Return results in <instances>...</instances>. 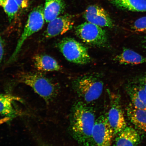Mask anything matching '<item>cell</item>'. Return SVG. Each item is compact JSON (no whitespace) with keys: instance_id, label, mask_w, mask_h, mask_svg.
<instances>
[{"instance_id":"obj_10","label":"cell","mask_w":146,"mask_h":146,"mask_svg":"<svg viewBox=\"0 0 146 146\" xmlns=\"http://www.w3.org/2000/svg\"><path fill=\"white\" fill-rule=\"evenodd\" d=\"M84 18L89 23L100 27L112 28L114 23L110 16L102 7L92 5L88 7L83 14Z\"/></svg>"},{"instance_id":"obj_2","label":"cell","mask_w":146,"mask_h":146,"mask_svg":"<svg viewBox=\"0 0 146 146\" xmlns=\"http://www.w3.org/2000/svg\"><path fill=\"white\" fill-rule=\"evenodd\" d=\"M17 78L18 81L31 88L47 103L52 102L59 94V84L41 73L21 72Z\"/></svg>"},{"instance_id":"obj_5","label":"cell","mask_w":146,"mask_h":146,"mask_svg":"<svg viewBox=\"0 0 146 146\" xmlns=\"http://www.w3.org/2000/svg\"><path fill=\"white\" fill-rule=\"evenodd\" d=\"M45 21L43 5L34 8L29 14L23 33L18 40L15 50L9 58L8 63L12 62L16 59L24 43L30 36L42 28Z\"/></svg>"},{"instance_id":"obj_20","label":"cell","mask_w":146,"mask_h":146,"mask_svg":"<svg viewBox=\"0 0 146 146\" xmlns=\"http://www.w3.org/2000/svg\"><path fill=\"white\" fill-rule=\"evenodd\" d=\"M131 29L135 33L146 34V16L136 20L133 23Z\"/></svg>"},{"instance_id":"obj_6","label":"cell","mask_w":146,"mask_h":146,"mask_svg":"<svg viewBox=\"0 0 146 146\" xmlns=\"http://www.w3.org/2000/svg\"><path fill=\"white\" fill-rule=\"evenodd\" d=\"M75 30L78 37L87 44L100 47L108 46L106 33L98 25L86 22L78 25Z\"/></svg>"},{"instance_id":"obj_15","label":"cell","mask_w":146,"mask_h":146,"mask_svg":"<svg viewBox=\"0 0 146 146\" xmlns=\"http://www.w3.org/2000/svg\"><path fill=\"white\" fill-rule=\"evenodd\" d=\"M33 61L35 68L41 72L58 71L61 69V67L56 60L48 55H36L34 57Z\"/></svg>"},{"instance_id":"obj_16","label":"cell","mask_w":146,"mask_h":146,"mask_svg":"<svg viewBox=\"0 0 146 146\" xmlns=\"http://www.w3.org/2000/svg\"><path fill=\"white\" fill-rule=\"evenodd\" d=\"M114 60L120 64L136 65L146 64V57L130 49L125 48L121 53L115 57Z\"/></svg>"},{"instance_id":"obj_21","label":"cell","mask_w":146,"mask_h":146,"mask_svg":"<svg viewBox=\"0 0 146 146\" xmlns=\"http://www.w3.org/2000/svg\"><path fill=\"white\" fill-rule=\"evenodd\" d=\"M132 81L140 86L146 92V72L134 78Z\"/></svg>"},{"instance_id":"obj_17","label":"cell","mask_w":146,"mask_h":146,"mask_svg":"<svg viewBox=\"0 0 146 146\" xmlns=\"http://www.w3.org/2000/svg\"><path fill=\"white\" fill-rule=\"evenodd\" d=\"M65 4L63 0H45L44 7V15L46 23L59 17L64 11Z\"/></svg>"},{"instance_id":"obj_1","label":"cell","mask_w":146,"mask_h":146,"mask_svg":"<svg viewBox=\"0 0 146 146\" xmlns=\"http://www.w3.org/2000/svg\"><path fill=\"white\" fill-rule=\"evenodd\" d=\"M96 119L94 109L82 101L76 102L71 109L70 129L73 138L80 146H95L93 129Z\"/></svg>"},{"instance_id":"obj_3","label":"cell","mask_w":146,"mask_h":146,"mask_svg":"<svg viewBox=\"0 0 146 146\" xmlns=\"http://www.w3.org/2000/svg\"><path fill=\"white\" fill-rule=\"evenodd\" d=\"M72 87L82 101L88 104L98 99L101 96L104 83L98 74H90L74 80Z\"/></svg>"},{"instance_id":"obj_13","label":"cell","mask_w":146,"mask_h":146,"mask_svg":"<svg viewBox=\"0 0 146 146\" xmlns=\"http://www.w3.org/2000/svg\"><path fill=\"white\" fill-rule=\"evenodd\" d=\"M125 90L133 106L146 110V92L142 87L132 81L126 86Z\"/></svg>"},{"instance_id":"obj_18","label":"cell","mask_w":146,"mask_h":146,"mask_svg":"<svg viewBox=\"0 0 146 146\" xmlns=\"http://www.w3.org/2000/svg\"><path fill=\"white\" fill-rule=\"evenodd\" d=\"M118 8L138 12H146V0H109Z\"/></svg>"},{"instance_id":"obj_25","label":"cell","mask_w":146,"mask_h":146,"mask_svg":"<svg viewBox=\"0 0 146 146\" xmlns=\"http://www.w3.org/2000/svg\"><path fill=\"white\" fill-rule=\"evenodd\" d=\"M40 146H51L48 145V144H46V143H40Z\"/></svg>"},{"instance_id":"obj_19","label":"cell","mask_w":146,"mask_h":146,"mask_svg":"<svg viewBox=\"0 0 146 146\" xmlns=\"http://www.w3.org/2000/svg\"><path fill=\"white\" fill-rule=\"evenodd\" d=\"M0 5L4 9L10 22L14 19L20 8L15 0H0Z\"/></svg>"},{"instance_id":"obj_8","label":"cell","mask_w":146,"mask_h":146,"mask_svg":"<svg viewBox=\"0 0 146 146\" xmlns=\"http://www.w3.org/2000/svg\"><path fill=\"white\" fill-rule=\"evenodd\" d=\"M92 135L96 146H112L114 133L106 115H102L96 119Z\"/></svg>"},{"instance_id":"obj_4","label":"cell","mask_w":146,"mask_h":146,"mask_svg":"<svg viewBox=\"0 0 146 146\" xmlns=\"http://www.w3.org/2000/svg\"><path fill=\"white\" fill-rule=\"evenodd\" d=\"M56 46L68 61L78 64H86L91 61L88 49L75 39L65 37L58 42Z\"/></svg>"},{"instance_id":"obj_9","label":"cell","mask_w":146,"mask_h":146,"mask_svg":"<svg viewBox=\"0 0 146 146\" xmlns=\"http://www.w3.org/2000/svg\"><path fill=\"white\" fill-rule=\"evenodd\" d=\"M74 24L72 16L66 14L59 16L48 23L44 37L48 39L64 34L72 29Z\"/></svg>"},{"instance_id":"obj_14","label":"cell","mask_w":146,"mask_h":146,"mask_svg":"<svg viewBox=\"0 0 146 146\" xmlns=\"http://www.w3.org/2000/svg\"><path fill=\"white\" fill-rule=\"evenodd\" d=\"M127 114L136 128L146 133V110L136 108L130 103L127 107Z\"/></svg>"},{"instance_id":"obj_24","label":"cell","mask_w":146,"mask_h":146,"mask_svg":"<svg viewBox=\"0 0 146 146\" xmlns=\"http://www.w3.org/2000/svg\"><path fill=\"white\" fill-rule=\"evenodd\" d=\"M143 44L144 48L146 49V37L143 40Z\"/></svg>"},{"instance_id":"obj_12","label":"cell","mask_w":146,"mask_h":146,"mask_svg":"<svg viewBox=\"0 0 146 146\" xmlns=\"http://www.w3.org/2000/svg\"><path fill=\"white\" fill-rule=\"evenodd\" d=\"M112 146H138L141 137L134 128L127 126L115 136Z\"/></svg>"},{"instance_id":"obj_11","label":"cell","mask_w":146,"mask_h":146,"mask_svg":"<svg viewBox=\"0 0 146 146\" xmlns=\"http://www.w3.org/2000/svg\"><path fill=\"white\" fill-rule=\"evenodd\" d=\"M17 102L22 103V99L11 94H0V115L9 119L20 116L21 113L16 107Z\"/></svg>"},{"instance_id":"obj_22","label":"cell","mask_w":146,"mask_h":146,"mask_svg":"<svg viewBox=\"0 0 146 146\" xmlns=\"http://www.w3.org/2000/svg\"><path fill=\"white\" fill-rule=\"evenodd\" d=\"M3 38L0 35V64L1 62L5 52V44Z\"/></svg>"},{"instance_id":"obj_7","label":"cell","mask_w":146,"mask_h":146,"mask_svg":"<svg viewBox=\"0 0 146 146\" xmlns=\"http://www.w3.org/2000/svg\"><path fill=\"white\" fill-rule=\"evenodd\" d=\"M110 99L109 109L106 115L115 136L127 126L119 96L111 95Z\"/></svg>"},{"instance_id":"obj_23","label":"cell","mask_w":146,"mask_h":146,"mask_svg":"<svg viewBox=\"0 0 146 146\" xmlns=\"http://www.w3.org/2000/svg\"><path fill=\"white\" fill-rule=\"evenodd\" d=\"M19 8L21 9L27 8L29 6L30 0H15Z\"/></svg>"}]
</instances>
